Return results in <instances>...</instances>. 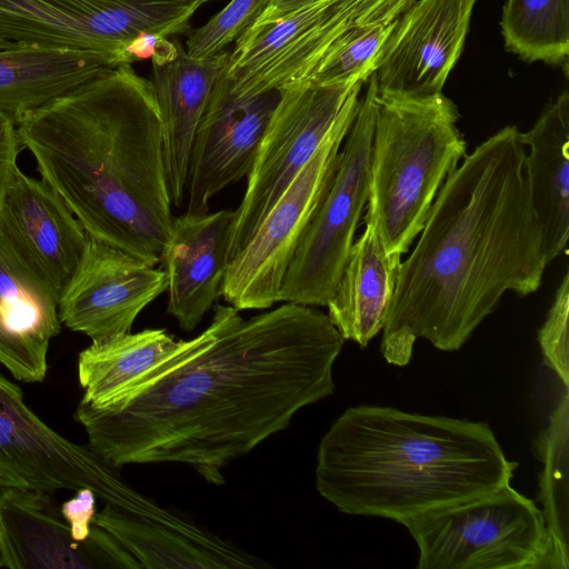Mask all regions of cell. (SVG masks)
Returning <instances> with one entry per match:
<instances>
[{"label": "cell", "mask_w": 569, "mask_h": 569, "mask_svg": "<svg viewBox=\"0 0 569 569\" xmlns=\"http://www.w3.org/2000/svg\"><path fill=\"white\" fill-rule=\"evenodd\" d=\"M477 0H415L399 16L377 70L378 93L442 92L465 44Z\"/></svg>", "instance_id": "cell-16"}, {"label": "cell", "mask_w": 569, "mask_h": 569, "mask_svg": "<svg viewBox=\"0 0 569 569\" xmlns=\"http://www.w3.org/2000/svg\"><path fill=\"white\" fill-rule=\"evenodd\" d=\"M108 68L89 51L20 43L0 48V109L18 123Z\"/></svg>", "instance_id": "cell-22"}, {"label": "cell", "mask_w": 569, "mask_h": 569, "mask_svg": "<svg viewBox=\"0 0 569 569\" xmlns=\"http://www.w3.org/2000/svg\"><path fill=\"white\" fill-rule=\"evenodd\" d=\"M401 256L389 253L375 227L366 222L353 241L328 317L345 340L366 348L383 328L395 293Z\"/></svg>", "instance_id": "cell-21"}, {"label": "cell", "mask_w": 569, "mask_h": 569, "mask_svg": "<svg viewBox=\"0 0 569 569\" xmlns=\"http://www.w3.org/2000/svg\"><path fill=\"white\" fill-rule=\"evenodd\" d=\"M319 0H269L267 7L251 27H263L274 23L297 10Z\"/></svg>", "instance_id": "cell-34"}, {"label": "cell", "mask_w": 569, "mask_h": 569, "mask_svg": "<svg viewBox=\"0 0 569 569\" xmlns=\"http://www.w3.org/2000/svg\"><path fill=\"white\" fill-rule=\"evenodd\" d=\"M399 0H319L268 26L250 27L229 52L224 73L244 94L308 81L352 29Z\"/></svg>", "instance_id": "cell-11"}, {"label": "cell", "mask_w": 569, "mask_h": 569, "mask_svg": "<svg viewBox=\"0 0 569 569\" xmlns=\"http://www.w3.org/2000/svg\"><path fill=\"white\" fill-rule=\"evenodd\" d=\"M0 557L3 559V556H2V548H1V532H0Z\"/></svg>", "instance_id": "cell-36"}, {"label": "cell", "mask_w": 569, "mask_h": 569, "mask_svg": "<svg viewBox=\"0 0 569 569\" xmlns=\"http://www.w3.org/2000/svg\"><path fill=\"white\" fill-rule=\"evenodd\" d=\"M233 219L234 210L227 209L173 218L160 262L168 278L167 312L186 331L193 330L221 296Z\"/></svg>", "instance_id": "cell-18"}, {"label": "cell", "mask_w": 569, "mask_h": 569, "mask_svg": "<svg viewBox=\"0 0 569 569\" xmlns=\"http://www.w3.org/2000/svg\"><path fill=\"white\" fill-rule=\"evenodd\" d=\"M415 0H399L348 32L325 57L308 81L367 82L377 70L399 16Z\"/></svg>", "instance_id": "cell-28"}, {"label": "cell", "mask_w": 569, "mask_h": 569, "mask_svg": "<svg viewBox=\"0 0 569 569\" xmlns=\"http://www.w3.org/2000/svg\"><path fill=\"white\" fill-rule=\"evenodd\" d=\"M459 118L442 92L377 93L366 222L389 253L408 251L442 183L467 154Z\"/></svg>", "instance_id": "cell-5"}, {"label": "cell", "mask_w": 569, "mask_h": 569, "mask_svg": "<svg viewBox=\"0 0 569 569\" xmlns=\"http://www.w3.org/2000/svg\"><path fill=\"white\" fill-rule=\"evenodd\" d=\"M51 495L28 489L0 492L3 568H141L114 537L96 523L88 538L79 539Z\"/></svg>", "instance_id": "cell-15"}, {"label": "cell", "mask_w": 569, "mask_h": 569, "mask_svg": "<svg viewBox=\"0 0 569 569\" xmlns=\"http://www.w3.org/2000/svg\"><path fill=\"white\" fill-rule=\"evenodd\" d=\"M0 230L59 300L87 240L86 230L62 198L46 181L18 168L0 204Z\"/></svg>", "instance_id": "cell-17"}, {"label": "cell", "mask_w": 569, "mask_h": 569, "mask_svg": "<svg viewBox=\"0 0 569 569\" xmlns=\"http://www.w3.org/2000/svg\"><path fill=\"white\" fill-rule=\"evenodd\" d=\"M0 310L12 331L47 349L61 330L57 293L1 230Z\"/></svg>", "instance_id": "cell-25"}, {"label": "cell", "mask_w": 569, "mask_h": 569, "mask_svg": "<svg viewBox=\"0 0 569 569\" xmlns=\"http://www.w3.org/2000/svg\"><path fill=\"white\" fill-rule=\"evenodd\" d=\"M521 131L507 126L447 177L401 261L380 350L406 366L415 341L459 350L507 291L538 290L547 261L525 173Z\"/></svg>", "instance_id": "cell-2"}, {"label": "cell", "mask_w": 569, "mask_h": 569, "mask_svg": "<svg viewBox=\"0 0 569 569\" xmlns=\"http://www.w3.org/2000/svg\"><path fill=\"white\" fill-rule=\"evenodd\" d=\"M269 0H231L186 41L187 54L196 60L210 59L237 41L259 18Z\"/></svg>", "instance_id": "cell-29"}, {"label": "cell", "mask_w": 569, "mask_h": 569, "mask_svg": "<svg viewBox=\"0 0 569 569\" xmlns=\"http://www.w3.org/2000/svg\"><path fill=\"white\" fill-rule=\"evenodd\" d=\"M12 44L14 43L0 38V48L10 47Z\"/></svg>", "instance_id": "cell-35"}, {"label": "cell", "mask_w": 569, "mask_h": 569, "mask_svg": "<svg viewBox=\"0 0 569 569\" xmlns=\"http://www.w3.org/2000/svg\"><path fill=\"white\" fill-rule=\"evenodd\" d=\"M569 389H565L549 426L535 442V455L542 461L540 501L549 537L547 569H567L568 553V430Z\"/></svg>", "instance_id": "cell-26"}, {"label": "cell", "mask_w": 569, "mask_h": 569, "mask_svg": "<svg viewBox=\"0 0 569 569\" xmlns=\"http://www.w3.org/2000/svg\"><path fill=\"white\" fill-rule=\"evenodd\" d=\"M168 278L87 233L83 253L58 300L61 323L92 342L130 332L139 313L167 291Z\"/></svg>", "instance_id": "cell-14"}, {"label": "cell", "mask_w": 569, "mask_h": 569, "mask_svg": "<svg viewBox=\"0 0 569 569\" xmlns=\"http://www.w3.org/2000/svg\"><path fill=\"white\" fill-rule=\"evenodd\" d=\"M517 467L486 422L361 405L322 436L315 478L340 512L402 525L510 483Z\"/></svg>", "instance_id": "cell-4"}, {"label": "cell", "mask_w": 569, "mask_h": 569, "mask_svg": "<svg viewBox=\"0 0 569 569\" xmlns=\"http://www.w3.org/2000/svg\"><path fill=\"white\" fill-rule=\"evenodd\" d=\"M210 0H0V38L13 43L93 52L111 67L132 64L142 32L186 33Z\"/></svg>", "instance_id": "cell-7"}, {"label": "cell", "mask_w": 569, "mask_h": 569, "mask_svg": "<svg viewBox=\"0 0 569 569\" xmlns=\"http://www.w3.org/2000/svg\"><path fill=\"white\" fill-rule=\"evenodd\" d=\"M118 470L88 445L70 441L49 427L24 402L22 390L0 373V492L88 488L122 507L132 487Z\"/></svg>", "instance_id": "cell-12"}, {"label": "cell", "mask_w": 569, "mask_h": 569, "mask_svg": "<svg viewBox=\"0 0 569 569\" xmlns=\"http://www.w3.org/2000/svg\"><path fill=\"white\" fill-rule=\"evenodd\" d=\"M20 143L16 121L0 109V204L17 169Z\"/></svg>", "instance_id": "cell-32"}, {"label": "cell", "mask_w": 569, "mask_h": 569, "mask_svg": "<svg viewBox=\"0 0 569 569\" xmlns=\"http://www.w3.org/2000/svg\"><path fill=\"white\" fill-rule=\"evenodd\" d=\"M17 130L41 179L89 236L151 267L160 262L173 204L150 80L131 64L108 68L27 114Z\"/></svg>", "instance_id": "cell-3"}, {"label": "cell", "mask_w": 569, "mask_h": 569, "mask_svg": "<svg viewBox=\"0 0 569 569\" xmlns=\"http://www.w3.org/2000/svg\"><path fill=\"white\" fill-rule=\"evenodd\" d=\"M363 82L302 81L280 90L260 141L247 188L234 210L229 260L249 242L267 213L326 139Z\"/></svg>", "instance_id": "cell-9"}, {"label": "cell", "mask_w": 569, "mask_h": 569, "mask_svg": "<svg viewBox=\"0 0 569 569\" xmlns=\"http://www.w3.org/2000/svg\"><path fill=\"white\" fill-rule=\"evenodd\" d=\"M0 568H3V559L0 557Z\"/></svg>", "instance_id": "cell-37"}, {"label": "cell", "mask_w": 569, "mask_h": 569, "mask_svg": "<svg viewBox=\"0 0 569 569\" xmlns=\"http://www.w3.org/2000/svg\"><path fill=\"white\" fill-rule=\"evenodd\" d=\"M93 523L114 537L147 569L234 568L221 553L160 521L124 511L111 503Z\"/></svg>", "instance_id": "cell-24"}, {"label": "cell", "mask_w": 569, "mask_h": 569, "mask_svg": "<svg viewBox=\"0 0 569 569\" xmlns=\"http://www.w3.org/2000/svg\"><path fill=\"white\" fill-rule=\"evenodd\" d=\"M48 349L12 331L0 310V363L23 382H41L47 375Z\"/></svg>", "instance_id": "cell-31"}, {"label": "cell", "mask_w": 569, "mask_h": 569, "mask_svg": "<svg viewBox=\"0 0 569 569\" xmlns=\"http://www.w3.org/2000/svg\"><path fill=\"white\" fill-rule=\"evenodd\" d=\"M569 273L566 272L555 295L538 342L549 368L557 375L565 389H569Z\"/></svg>", "instance_id": "cell-30"}, {"label": "cell", "mask_w": 569, "mask_h": 569, "mask_svg": "<svg viewBox=\"0 0 569 569\" xmlns=\"http://www.w3.org/2000/svg\"><path fill=\"white\" fill-rule=\"evenodd\" d=\"M500 26L506 48L522 60L568 69L569 0H507Z\"/></svg>", "instance_id": "cell-27"}, {"label": "cell", "mask_w": 569, "mask_h": 569, "mask_svg": "<svg viewBox=\"0 0 569 569\" xmlns=\"http://www.w3.org/2000/svg\"><path fill=\"white\" fill-rule=\"evenodd\" d=\"M525 173L539 222L546 261L567 253L569 238V93L549 103L533 127L521 132Z\"/></svg>", "instance_id": "cell-20"}, {"label": "cell", "mask_w": 569, "mask_h": 569, "mask_svg": "<svg viewBox=\"0 0 569 569\" xmlns=\"http://www.w3.org/2000/svg\"><path fill=\"white\" fill-rule=\"evenodd\" d=\"M355 94L318 150L234 257L221 286L224 301L241 310L280 302V288L291 258L335 172L341 144L357 114Z\"/></svg>", "instance_id": "cell-10"}, {"label": "cell", "mask_w": 569, "mask_h": 569, "mask_svg": "<svg viewBox=\"0 0 569 569\" xmlns=\"http://www.w3.org/2000/svg\"><path fill=\"white\" fill-rule=\"evenodd\" d=\"M345 339L328 315L286 302L243 319L216 305L209 327L132 380L107 406L80 400L74 420L107 463H182L207 482L335 392Z\"/></svg>", "instance_id": "cell-1"}, {"label": "cell", "mask_w": 569, "mask_h": 569, "mask_svg": "<svg viewBox=\"0 0 569 569\" xmlns=\"http://www.w3.org/2000/svg\"><path fill=\"white\" fill-rule=\"evenodd\" d=\"M166 329H144L91 342L78 357L81 400L94 407L109 405L142 372L180 343Z\"/></svg>", "instance_id": "cell-23"}, {"label": "cell", "mask_w": 569, "mask_h": 569, "mask_svg": "<svg viewBox=\"0 0 569 569\" xmlns=\"http://www.w3.org/2000/svg\"><path fill=\"white\" fill-rule=\"evenodd\" d=\"M377 78L367 80L328 188L300 238L280 302L327 306L333 296L369 196Z\"/></svg>", "instance_id": "cell-8"}, {"label": "cell", "mask_w": 569, "mask_h": 569, "mask_svg": "<svg viewBox=\"0 0 569 569\" xmlns=\"http://www.w3.org/2000/svg\"><path fill=\"white\" fill-rule=\"evenodd\" d=\"M229 52L196 60L179 42L172 59L151 63L150 82L161 117L164 164L174 207L186 200L193 136L212 89L226 68Z\"/></svg>", "instance_id": "cell-19"}, {"label": "cell", "mask_w": 569, "mask_h": 569, "mask_svg": "<svg viewBox=\"0 0 569 569\" xmlns=\"http://www.w3.org/2000/svg\"><path fill=\"white\" fill-rule=\"evenodd\" d=\"M280 91L239 92L218 78L196 129L188 162L187 211L208 212L212 197L250 172Z\"/></svg>", "instance_id": "cell-13"}, {"label": "cell", "mask_w": 569, "mask_h": 569, "mask_svg": "<svg viewBox=\"0 0 569 569\" xmlns=\"http://www.w3.org/2000/svg\"><path fill=\"white\" fill-rule=\"evenodd\" d=\"M402 525L419 549V569H547L542 511L510 483Z\"/></svg>", "instance_id": "cell-6"}, {"label": "cell", "mask_w": 569, "mask_h": 569, "mask_svg": "<svg viewBox=\"0 0 569 569\" xmlns=\"http://www.w3.org/2000/svg\"><path fill=\"white\" fill-rule=\"evenodd\" d=\"M76 492V497L64 502L60 508L63 516L71 523L76 536L83 540L88 538L93 527L97 496L88 488Z\"/></svg>", "instance_id": "cell-33"}]
</instances>
